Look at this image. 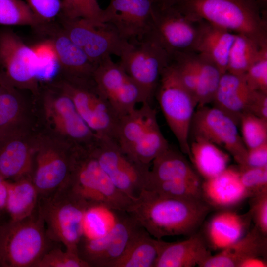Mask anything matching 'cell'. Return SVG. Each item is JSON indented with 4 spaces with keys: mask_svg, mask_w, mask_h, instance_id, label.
I'll list each match as a JSON object with an SVG mask.
<instances>
[{
    "mask_svg": "<svg viewBox=\"0 0 267 267\" xmlns=\"http://www.w3.org/2000/svg\"><path fill=\"white\" fill-rule=\"evenodd\" d=\"M38 206L30 216L8 220L0 225V256L2 267H34L53 246Z\"/></svg>",
    "mask_w": 267,
    "mask_h": 267,
    "instance_id": "6",
    "label": "cell"
},
{
    "mask_svg": "<svg viewBox=\"0 0 267 267\" xmlns=\"http://www.w3.org/2000/svg\"><path fill=\"white\" fill-rule=\"evenodd\" d=\"M211 255L203 238L195 233L180 241H163L154 267H200Z\"/></svg>",
    "mask_w": 267,
    "mask_h": 267,
    "instance_id": "23",
    "label": "cell"
},
{
    "mask_svg": "<svg viewBox=\"0 0 267 267\" xmlns=\"http://www.w3.org/2000/svg\"><path fill=\"white\" fill-rule=\"evenodd\" d=\"M9 180L0 175V220L6 213Z\"/></svg>",
    "mask_w": 267,
    "mask_h": 267,
    "instance_id": "48",
    "label": "cell"
},
{
    "mask_svg": "<svg viewBox=\"0 0 267 267\" xmlns=\"http://www.w3.org/2000/svg\"><path fill=\"white\" fill-rule=\"evenodd\" d=\"M240 178L250 196L267 189V167H239Z\"/></svg>",
    "mask_w": 267,
    "mask_h": 267,
    "instance_id": "42",
    "label": "cell"
},
{
    "mask_svg": "<svg viewBox=\"0 0 267 267\" xmlns=\"http://www.w3.org/2000/svg\"><path fill=\"white\" fill-rule=\"evenodd\" d=\"M46 23L34 13L26 2L0 0V25L29 26L39 30Z\"/></svg>",
    "mask_w": 267,
    "mask_h": 267,
    "instance_id": "36",
    "label": "cell"
},
{
    "mask_svg": "<svg viewBox=\"0 0 267 267\" xmlns=\"http://www.w3.org/2000/svg\"><path fill=\"white\" fill-rule=\"evenodd\" d=\"M36 97L38 130L71 145L89 147L98 137L82 119L70 97L50 86Z\"/></svg>",
    "mask_w": 267,
    "mask_h": 267,
    "instance_id": "4",
    "label": "cell"
},
{
    "mask_svg": "<svg viewBox=\"0 0 267 267\" xmlns=\"http://www.w3.org/2000/svg\"><path fill=\"white\" fill-rule=\"evenodd\" d=\"M103 12L104 9L100 8L97 0H62L59 16L102 22Z\"/></svg>",
    "mask_w": 267,
    "mask_h": 267,
    "instance_id": "39",
    "label": "cell"
},
{
    "mask_svg": "<svg viewBox=\"0 0 267 267\" xmlns=\"http://www.w3.org/2000/svg\"><path fill=\"white\" fill-rule=\"evenodd\" d=\"M115 140L130 158L148 169L170 147L160 129L156 110L149 103L120 118Z\"/></svg>",
    "mask_w": 267,
    "mask_h": 267,
    "instance_id": "5",
    "label": "cell"
},
{
    "mask_svg": "<svg viewBox=\"0 0 267 267\" xmlns=\"http://www.w3.org/2000/svg\"><path fill=\"white\" fill-rule=\"evenodd\" d=\"M14 87L7 80L0 67V94L4 91Z\"/></svg>",
    "mask_w": 267,
    "mask_h": 267,
    "instance_id": "50",
    "label": "cell"
},
{
    "mask_svg": "<svg viewBox=\"0 0 267 267\" xmlns=\"http://www.w3.org/2000/svg\"><path fill=\"white\" fill-rule=\"evenodd\" d=\"M0 267H1V258H0Z\"/></svg>",
    "mask_w": 267,
    "mask_h": 267,
    "instance_id": "53",
    "label": "cell"
},
{
    "mask_svg": "<svg viewBox=\"0 0 267 267\" xmlns=\"http://www.w3.org/2000/svg\"><path fill=\"white\" fill-rule=\"evenodd\" d=\"M155 94L181 151L189 156L190 127L197 104L170 62L162 72Z\"/></svg>",
    "mask_w": 267,
    "mask_h": 267,
    "instance_id": "8",
    "label": "cell"
},
{
    "mask_svg": "<svg viewBox=\"0 0 267 267\" xmlns=\"http://www.w3.org/2000/svg\"><path fill=\"white\" fill-rule=\"evenodd\" d=\"M154 4V0H110L102 22L113 25L129 43L141 41L150 31Z\"/></svg>",
    "mask_w": 267,
    "mask_h": 267,
    "instance_id": "20",
    "label": "cell"
},
{
    "mask_svg": "<svg viewBox=\"0 0 267 267\" xmlns=\"http://www.w3.org/2000/svg\"><path fill=\"white\" fill-rule=\"evenodd\" d=\"M257 0L259 1L260 3H265L267 1V0Z\"/></svg>",
    "mask_w": 267,
    "mask_h": 267,
    "instance_id": "52",
    "label": "cell"
},
{
    "mask_svg": "<svg viewBox=\"0 0 267 267\" xmlns=\"http://www.w3.org/2000/svg\"><path fill=\"white\" fill-rule=\"evenodd\" d=\"M210 211L204 199H178L143 189L126 212L151 236L195 233Z\"/></svg>",
    "mask_w": 267,
    "mask_h": 267,
    "instance_id": "1",
    "label": "cell"
},
{
    "mask_svg": "<svg viewBox=\"0 0 267 267\" xmlns=\"http://www.w3.org/2000/svg\"><path fill=\"white\" fill-rule=\"evenodd\" d=\"M49 36L57 54L63 79L84 84L93 81V75L97 64L91 62L84 51L66 35L62 28L48 24L40 30Z\"/></svg>",
    "mask_w": 267,
    "mask_h": 267,
    "instance_id": "21",
    "label": "cell"
},
{
    "mask_svg": "<svg viewBox=\"0 0 267 267\" xmlns=\"http://www.w3.org/2000/svg\"><path fill=\"white\" fill-rule=\"evenodd\" d=\"M155 3L164 4V5H170L175 0H154Z\"/></svg>",
    "mask_w": 267,
    "mask_h": 267,
    "instance_id": "51",
    "label": "cell"
},
{
    "mask_svg": "<svg viewBox=\"0 0 267 267\" xmlns=\"http://www.w3.org/2000/svg\"><path fill=\"white\" fill-rule=\"evenodd\" d=\"M34 56V72L39 82H52L61 72L60 61L53 44L48 38L31 46Z\"/></svg>",
    "mask_w": 267,
    "mask_h": 267,
    "instance_id": "34",
    "label": "cell"
},
{
    "mask_svg": "<svg viewBox=\"0 0 267 267\" xmlns=\"http://www.w3.org/2000/svg\"><path fill=\"white\" fill-rule=\"evenodd\" d=\"M1 222H1V221L0 220V225L1 223Z\"/></svg>",
    "mask_w": 267,
    "mask_h": 267,
    "instance_id": "54",
    "label": "cell"
},
{
    "mask_svg": "<svg viewBox=\"0 0 267 267\" xmlns=\"http://www.w3.org/2000/svg\"><path fill=\"white\" fill-rule=\"evenodd\" d=\"M120 57L119 64L136 83L148 103L155 94L164 68L170 56L153 40L145 38L129 43Z\"/></svg>",
    "mask_w": 267,
    "mask_h": 267,
    "instance_id": "11",
    "label": "cell"
},
{
    "mask_svg": "<svg viewBox=\"0 0 267 267\" xmlns=\"http://www.w3.org/2000/svg\"><path fill=\"white\" fill-rule=\"evenodd\" d=\"M192 20L172 5L154 2L150 31L145 38L157 43L170 57L183 53L195 47L198 39L199 30L192 24Z\"/></svg>",
    "mask_w": 267,
    "mask_h": 267,
    "instance_id": "15",
    "label": "cell"
},
{
    "mask_svg": "<svg viewBox=\"0 0 267 267\" xmlns=\"http://www.w3.org/2000/svg\"><path fill=\"white\" fill-rule=\"evenodd\" d=\"M267 167V142L247 149L245 165L239 167Z\"/></svg>",
    "mask_w": 267,
    "mask_h": 267,
    "instance_id": "46",
    "label": "cell"
},
{
    "mask_svg": "<svg viewBox=\"0 0 267 267\" xmlns=\"http://www.w3.org/2000/svg\"><path fill=\"white\" fill-rule=\"evenodd\" d=\"M163 241L153 237L142 227L108 267H154Z\"/></svg>",
    "mask_w": 267,
    "mask_h": 267,
    "instance_id": "28",
    "label": "cell"
},
{
    "mask_svg": "<svg viewBox=\"0 0 267 267\" xmlns=\"http://www.w3.org/2000/svg\"><path fill=\"white\" fill-rule=\"evenodd\" d=\"M100 207H91L85 213L84 235L90 237H99L105 234L108 231V225L104 215Z\"/></svg>",
    "mask_w": 267,
    "mask_h": 267,
    "instance_id": "43",
    "label": "cell"
},
{
    "mask_svg": "<svg viewBox=\"0 0 267 267\" xmlns=\"http://www.w3.org/2000/svg\"><path fill=\"white\" fill-rule=\"evenodd\" d=\"M174 180L201 181L185 157L169 147L152 162L146 184L148 182Z\"/></svg>",
    "mask_w": 267,
    "mask_h": 267,
    "instance_id": "29",
    "label": "cell"
},
{
    "mask_svg": "<svg viewBox=\"0 0 267 267\" xmlns=\"http://www.w3.org/2000/svg\"><path fill=\"white\" fill-rule=\"evenodd\" d=\"M39 197L31 175L9 180L6 207L9 220H20L32 214L37 208Z\"/></svg>",
    "mask_w": 267,
    "mask_h": 267,
    "instance_id": "32",
    "label": "cell"
},
{
    "mask_svg": "<svg viewBox=\"0 0 267 267\" xmlns=\"http://www.w3.org/2000/svg\"><path fill=\"white\" fill-rule=\"evenodd\" d=\"M257 0H175L171 4L195 21L236 34L262 43L266 40Z\"/></svg>",
    "mask_w": 267,
    "mask_h": 267,
    "instance_id": "3",
    "label": "cell"
},
{
    "mask_svg": "<svg viewBox=\"0 0 267 267\" xmlns=\"http://www.w3.org/2000/svg\"><path fill=\"white\" fill-rule=\"evenodd\" d=\"M16 88L0 94V134L17 127L34 125V105H29Z\"/></svg>",
    "mask_w": 267,
    "mask_h": 267,
    "instance_id": "31",
    "label": "cell"
},
{
    "mask_svg": "<svg viewBox=\"0 0 267 267\" xmlns=\"http://www.w3.org/2000/svg\"><path fill=\"white\" fill-rule=\"evenodd\" d=\"M34 13L44 22H49L59 15L61 0H26Z\"/></svg>",
    "mask_w": 267,
    "mask_h": 267,
    "instance_id": "45",
    "label": "cell"
},
{
    "mask_svg": "<svg viewBox=\"0 0 267 267\" xmlns=\"http://www.w3.org/2000/svg\"><path fill=\"white\" fill-rule=\"evenodd\" d=\"M247 113L267 120V93L256 91Z\"/></svg>",
    "mask_w": 267,
    "mask_h": 267,
    "instance_id": "47",
    "label": "cell"
},
{
    "mask_svg": "<svg viewBox=\"0 0 267 267\" xmlns=\"http://www.w3.org/2000/svg\"><path fill=\"white\" fill-rule=\"evenodd\" d=\"M88 209L66 185L39 197L38 210L48 237L53 242L62 244L66 250L76 253L84 234V217Z\"/></svg>",
    "mask_w": 267,
    "mask_h": 267,
    "instance_id": "7",
    "label": "cell"
},
{
    "mask_svg": "<svg viewBox=\"0 0 267 267\" xmlns=\"http://www.w3.org/2000/svg\"><path fill=\"white\" fill-rule=\"evenodd\" d=\"M243 76L252 89L267 93V41L262 44L257 59Z\"/></svg>",
    "mask_w": 267,
    "mask_h": 267,
    "instance_id": "41",
    "label": "cell"
},
{
    "mask_svg": "<svg viewBox=\"0 0 267 267\" xmlns=\"http://www.w3.org/2000/svg\"><path fill=\"white\" fill-rule=\"evenodd\" d=\"M92 79L97 89L120 118L134 109L137 105L148 103L139 87L111 56L97 64Z\"/></svg>",
    "mask_w": 267,
    "mask_h": 267,
    "instance_id": "17",
    "label": "cell"
},
{
    "mask_svg": "<svg viewBox=\"0 0 267 267\" xmlns=\"http://www.w3.org/2000/svg\"><path fill=\"white\" fill-rule=\"evenodd\" d=\"M235 34L209 24L199 31L195 46L200 57L216 66L222 74L227 71L229 52Z\"/></svg>",
    "mask_w": 267,
    "mask_h": 267,
    "instance_id": "27",
    "label": "cell"
},
{
    "mask_svg": "<svg viewBox=\"0 0 267 267\" xmlns=\"http://www.w3.org/2000/svg\"><path fill=\"white\" fill-rule=\"evenodd\" d=\"M267 247L266 236L254 226L238 241L219 253L211 255L200 267H239L243 262L249 258L265 257Z\"/></svg>",
    "mask_w": 267,
    "mask_h": 267,
    "instance_id": "24",
    "label": "cell"
},
{
    "mask_svg": "<svg viewBox=\"0 0 267 267\" xmlns=\"http://www.w3.org/2000/svg\"><path fill=\"white\" fill-rule=\"evenodd\" d=\"M201 181L174 180L148 182L144 189L167 197L188 200L204 199Z\"/></svg>",
    "mask_w": 267,
    "mask_h": 267,
    "instance_id": "37",
    "label": "cell"
},
{
    "mask_svg": "<svg viewBox=\"0 0 267 267\" xmlns=\"http://www.w3.org/2000/svg\"><path fill=\"white\" fill-rule=\"evenodd\" d=\"M256 91L243 75L226 72L221 76L212 103L238 125L242 115L248 112Z\"/></svg>",
    "mask_w": 267,
    "mask_h": 267,
    "instance_id": "22",
    "label": "cell"
},
{
    "mask_svg": "<svg viewBox=\"0 0 267 267\" xmlns=\"http://www.w3.org/2000/svg\"><path fill=\"white\" fill-rule=\"evenodd\" d=\"M74 146L38 130L31 177L39 196L67 184Z\"/></svg>",
    "mask_w": 267,
    "mask_h": 267,
    "instance_id": "9",
    "label": "cell"
},
{
    "mask_svg": "<svg viewBox=\"0 0 267 267\" xmlns=\"http://www.w3.org/2000/svg\"><path fill=\"white\" fill-rule=\"evenodd\" d=\"M90 149L101 168L120 191L134 200L145 188L149 169L130 158L114 139L99 137Z\"/></svg>",
    "mask_w": 267,
    "mask_h": 267,
    "instance_id": "13",
    "label": "cell"
},
{
    "mask_svg": "<svg viewBox=\"0 0 267 267\" xmlns=\"http://www.w3.org/2000/svg\"><path fill=\"white\" fill-rule=\"evenodd\" d=\"M195 60L198 74L195 98L197 107H201L212 103L222 73L214 64L201 57Z\"/></svg>",
    "mask_w": 267,
    "mask_h": 267,
    "instance_id": "35",
    "label": "cell"
},
{
    "mask_svg": "<svg viewBox=\"0 0 267 267\" xmlns=\"http://www.w3.org/2000/svg\"><path fill=\"white\" fill-rule=\"evenodd\" d=\"M116 216L110 229L103 236L83 235L77 247L80 258L89 267H108L123 253L134 235L142 228L127 213Z\"/></svg>",
    "mask_w": 267,
    "mask_h": 267,
    "instance_id": "16",
    "label": "cell"
},
{
    "mask_svg": "<svg viewBox=\"0 0 267 267\" xmlns=\"http://www.w3.org/2000/svg\"><path fill=\"white\" fill-rule=\"evenodd\" d=\"M202 192L209 205L226 208L250 196L241 183L239 170L227 167L216 177L202 182Z\"/></svg>",
    "mask_w": 267,
    "mask_h": 267,
    "instance_id": "25",
    "label": "cell"
},
{
    "mask_svg": "<svg viewBox=\"0 0 267 267\" xmlns=\"http://www.w3.org/2000/svg\"><path fill=\"white\" fill-rule=\"evenodd\" d=\"M267 262L262 257L249 258L243 262L239 267H265Z\"/></svg>",
    "mask_w": 267,
    "mask_h": 267,
    "instance_id": "49",
    "label": "cell"
},
{
    "mask_svg": "<svg viewBox=\"0 0 267 267\" xmlns=\"http://www.w3.org/2000/svg\"><path fill=\"white\" fill-rule=\"evenodd\" d=\"M251 219L250 211L244 215L231 211L215 215L209 221L206 229L211 246L221 250L238 241L244 235Z\"/></svg>",
    "mask_w": 267,
    "mask_h": 267,
    "instance_id": "26",
    "label": "cell"
},
{
    "mask_svg": "<svg viewBox=\"0 0 267 267\" xmlns=\"http://www.w3.org/2000/svg\"><path fill=\"white\" fill-rule=\"evenodd\" d=\"M52 82L70 97L82 119L98 137L115 139L120 117L94 82L78 84L63 78Z\"/></svg>",
    "mask_w": 267,
    "mask_h": 267,
    "instance_id": "10",
    "label": "cell"
},
{
    "mask_svg": "<svg viewBox=\"0 0 267 267\" xmlns=\"http://www.w3.org/2000/svg\"><path fill=\"white\" fill-rule=\"evenodd\" d=\"M59 18L64 32L97 65L112 55L120 57L129 43L110 23L84 18Z\"/></svg>",
    "mask_w": 267,
    "mask_h": 267,
    "instance_id": "12",
    "label": "cell"
},
{
    "mask_svg": "<svg viewBox=\"0 0 267 267\" xmlns=\"http://www.w3.org/2000/svg\"><path fill=\"white\" fill-rule=\"evenodd\" d=\"M237 124L227 114L213 106L198 107L192 118L190 132L193 137L206 139L227 152L238 164L245 165L247 149Z\"/></svg>",
    "mask_w": 267,
    "mask_h": 267,
    "instance_id": "14",
    "label": "cell"
},
{
    "mask_svg": "<svg viewBox=\"0 0 267 267\" xmlns=\"http://www.w3.org/2000/svg\"><path fill=\"white\" fill-rule=\"evenodd\" d=\"M33 61L31 46L10 29L0 30V67L15 88L28 91L36 98L40 90L34 75Z\"/></svg>",
    "mask_w": 267,
    "mask_h": 267,
    "instance_id": "18",
    "label": "cell"
},
{
    "mask_svg": "<svg viewBox=\"0 0 267 267\" xmlns=\"http://www.w3.org/2000/svg\"><path fill=\"white\" fill-rule=\"evenodd\" d=\"M250 212L255 226L264 235L267 234V189L253 195Z\"/></svg>",
    "mask_w": 267,
    "mask_h": 267,
    "instance_id": "44",
    "label": "cell"
},
{
    "mask_svg": "<svg viewBox=\"0 0 267 267\" xmlns=\"http://www.w3.org/2000/svg\"><path fill=\"white\" fill-rule=\"evenodd\" d=\"M34 267H89L78 253L52 247L46 251Z\"/></svg>",
    "mask_w": 267,
    "mask_h": 267,
    "instance_id": "40",
    "label": "cell"
},
{
    "mask_svg": "<svg viewBox=\"0 0 267 267\" xmlns=\"http://www.w3.org/2000/svg\"><path fill=\"white\" fill-rule=\"evenodd\" d=\"M242 139L247 149L267 142V120L245 113L240 118Z\"/></svg>",
    "mask_w": 267,
    "mask_h": 267,
    "instance_id": "38",
    "label": "cell"
},
{
    "mask_svg": "<svg viewBox=\"0 0 267 267\" xmlns=\"http://www.w3.org/2000/svg\"><path fill=\"white\" fill-rule=\"evenodd\" d=\"M264 42L259 43L245 35L235 34L228 54L226 72L244 75L257 59Z\"/></svg>",
    "mask_w": 267,
    "mask_h": 267,
    "instance_id": "33",
    "label": "cell"
},
{
    "mask_svg": "<svg viewBox=\"0 0 267 267\" xmlns=\"http://www.w3.org/2000/svg\"><path fill=\"white\" fill-rule=\"evenodd\" d=\"M37 132L35 125H25L0 135V175L6 179L31 175Z\"/></svg>",
    "mask_w": 267,
    "mask_h": 267,
    "instance_id": "19",
    "label": "cell"
},
{
    "mask_svg": "<svg viewBox=\"0 0 267 267\" xmlns=\"http://www.w3.org/2000/svg\"><path fill=\"white\" fill-rule=\"evenodd\" d=\"M190 158L198 173L208 179L228 167L231 156L225 151L202 138L193 137L189 144Z\"/></svg>",
    "mask_w": 267,
    "mask_h": 267,
    "instance_id": "30",
    "label": "cell"
},
{
    "mask_svg": "<svg viewBox=\"0 0 267 267\" xmlns=\"http://www.w3.org/2000/svg\"><path fill=\"white\" fill-rule=\"evenodd\" d=\"M89 208L97 207L126 212L133 199L118 189L92 154L90 147L74 146L66 185Z\"/></svg>",
    "mask_w": 267,
    "mask_h": 267,
    "instance_id": "2",
    "label": "cell"
}]
</instances>
